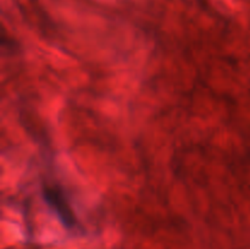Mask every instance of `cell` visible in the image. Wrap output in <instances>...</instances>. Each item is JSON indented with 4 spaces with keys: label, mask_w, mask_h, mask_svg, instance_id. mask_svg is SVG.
Wrapping results in <instances>:
<instances>
[{
    "label": "cell",
    "mask_w": 250,
    "mask_h": 249,
    "mask_svg": "<svg viewBox=\"0 0 250 249\" xmlns=\"http://www.w3.org/2000/svg\"><path fill=\"white\" fill-rule=\"evenodd\" d=\"M44 197L48 204H50L51 209L58 214L59 219L68 228H73L76 226V217L73 215L70 204H67V199L63 195L62 190L58 187L46 186L44 188Z\"/></svg>",
    "instance_id": "obj_1"
}]
</instances>
